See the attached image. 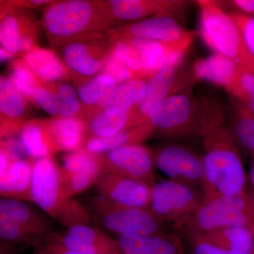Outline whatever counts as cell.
I'll list each match as a JSON object with an SVG mask.
<instances>
[{"label": "cell", "mask_w": 254, "mask_h": 254, "mask_svg": "<svg viewBox=\"0 0 254 254\" xmlns=\"http://www.w3.org/2000/svg\"><path fill=\"white\" fill-rule=\"evenodd\" d=\"M195 34L189 31L181 39L160 43L143 38L126 36L125 42L139 55L145 74L152 75L168 66L177 67L193 42Z\"/></svg>", "instance_id": "cell-10"}, {"label": "cell", "mask_w": 254, "mask_h": 254, "mask_svg": "<svg viewBox=\"0 0 254 254\" xmlns=\"http://www.w3.org/2000/svg\"><path fill=\"white\" fill-rule=\"evenodd\" d=\"M33 98L36 104L39 105L46 113L52 116L58 115L55 94L46 88L37 87L33 92Z\"/></svg>", "instance_id": "cell-41"}, {"label": "cell", "mask_w": 254, "mask_h": 254, "mask_svg": "<svg viewBox=\"0 0 254 254\" xmlns=\"http://www.w3.org/2000/svg\"><path fill=\"white\" fill-rule=\"evenodd\" d=\"M145 122L167 138L203 139L224 126L225 111L218 100L199 98L188 88L152 107Z\"/></svg>", "instance_id": "cell-1"}, {"label": "cell", "mask_w": 254, "mask_h": 254, "mask_svg": "<svg viewBox=\"0 0 254 254\" xmlns=\"http://www.w3.org/2000/svg\"><path fill=\"white\" fill-rule=\"evenodd\" d=\"M31 195V203L66 229L91 223L88 209L65 193L60 166L52 157L35 160Z\"/></svg>", "instance_id": "cell-4"}, {"label": "cell", "mask_w": 254, "mask_h": 254, "mask_svg": "<svg viewBox=\"0 0 254 254\" xmlns=\"http://www.w3.org/2000/svg\"><path fill=\"white\" fill-rule=\"evenodd\" d=\"M240 28L250 53L254 57V17L242 13L230 14Z\"/></svg>", "instance_id": "cell-40"}, {"label": "cell", "mask_w": 254, "mask_h": 254, "mask_svg": "<svg viewBox=\"0 0 254 254\" xmlns=\"http://www.w3.org/2000/svg\"><path fill=\"white\" fill-rule=\"evenodd\" d=\"M241 103V108L254 114V74L239 68L227 90Z\"/></svg>", "instance_id": "cell-31"}, {"label": "cell", "mask_w": 254, "mask_h": 254, "mask_svg": "<svg viewBox=\"0 0 254 254\" xmlns=\"http://www.w3.org/2000/svg\"><path fill=\"white\" fill-rule=\"evenodd\" d=\"M88 203L93 218L118 237L148 236L165 232V223L148 208L118 206L98 195L91 197Z\"/></svg>", "instance_id": "cell-6"}, {"label": "cell", "mask_w": 254, "mask_h": 254, "mask_svg": "<svg viewBox=\"0 0 254 254\" xmlns=\"http://www.w3.org/2000/svg\"><path fill=\"white\" fill-rule=\"evenodd\" d=\"M60 169L62 185L70 198L94 186L104 173L100 155L85 148L65 155Z\"/></svg>", "instance_id": "cell-11"}, {"label": "cell", "mask_w": 254, "mask_h": 254, "mask_svg": "<svg viewBox=\"0 0 254 254\" xmlns=\"http://www.w3.org/2000/svg\"><path fill=\"white\" fill-rule=\"evenodd\" d=\"M235 143L248 150L254 152V114L240 108L232 118L228 128Z\"/></svg>", "instance_id": "cell-30"}, {"label": "cell", "mask_w": 254, "mask_h": 254, "mask_svg": "<svg viewBox=\"0 0 254 254\" xmlns=\"http://www.w3.org/2000/svg\"><path fill=\"white\" fill-rule=\"evenodd\" d=\"M45 244H46L48 250L53 254H81L75 253V252H71V251L66 250L65 247H64L61 244L53 239V237Z\"/></svg>", "instance_id": "cell-42"}, {"label": "cell", "mask_w": 254, "mask_h": 254, "mask_svg": "<svg viewBox=\"0 0 254 254\" xmlns=\"http://www.w3.org/2000/svg\"><path fill=\"white\" fill-rule=\"evenodd\" d=\"M248 180L251 185L253 187L254 191V152L251 153L250 171H249Z\"/></svg>", "instance_id": "cell-45"}, {"label": "cell", "mask_w": 254, "mask_h": 254, "mask_svg": "<svg viewBox=\"0 0 254 254\" xmlns=\"http://www.w3.org/2000/svg\"><path fill=\"white\" fill-rule=\"evenodd\" d=\"M0 111L8 118L18 119L22 116L24 104L19 92L9 78L0 77Z\"/></svg>", "instance_id": "cell-32"}, {"label": "cell", "mask_w": 254, "mask_h": 254, "mask_svg": "<svg viewBox=\"0 0 254 254\" xmlns=\"http://www.w3.org/2000/svg\"><path fill=\"white\" fill-rule=\"evenodd\" d=\"M93 8L88 1L70 0L52 5L46 11L43 23L46 31L56 37L77 34L89 24Z\"/></svg>", "instance_id": "cell-14"}, {"label": "cell", "mask_w": 254, "mask_h": 254, "mask_svg": "<svg viewBox=\"0 0 254 254\" xmlns=\"http://www.w3.org/2000/svg\"><path fill=\"white\" fill-rule=\"evenodd\" d=\"M33 254H53L47 248L46 244L35 247L34 253Z\"/></svg>", "instance_id": "cell-47"}, {"label": "cell", "mask_w": 254, "mask_h": 254, "mask_svg": "<svg viewBox=\"0 0 254 254\" xmlns=\"http://www.w3.org/2000/svg\"><path fill=\"white\" fill-rule=\"evenodd\" d=\"M9 80L19 93L27 97L33 96L37 88L35 74L23 62H16L9 74Z\"/></svg>", "instance_id": "cell-35"}, {"label": "cell", "mask_w": 254, "mask_h": 254, "mask_svg": "<svg viewBox=\"0 0 254 254\" xmlns=\"http://www.w3.org/2000/svg\"><path fill=\"white\" fill-rule=\"evenodd\" d=\"M153 131V128L145 122L114 136H91L87 140L85 149L94 154H103L125 145L140 144V142L149 136Z\"/></svg>", "instance_id": "cell-25"}, {"label": "cell", "mask_w": 254, "mask_h": 254, "mask_svg": "<svg viewBox=\"0 0 254 254\" xmlns=\"http://www.w3.org/2000/svg\"><path fill=\"white\" fill-rule=\"evenodd\" d=\"M197 2L200 11V33L207 46L215 53L232 60L238 67L254 74V57L230 14L215 1Z\"/></svg>", "instance_id": "cell-5"}, {"label": "cell", "mask_w": 254, "mask_h": 254, "mask_svg": "<svg viewBox=\"0 0 254 254\" xmlns=\"http://www.w3.org/2000/svg\"><path fill=\"white\" fill-rule=\"evenodd\" d=\"M116 86L113 78L101 73L78 88V98L85 104L98 105L105 94Z\"/></svg>", "instance_id": "cell-33"}, {"label": "cell", "mask_w": 254, "mask_h": 254, "mask_svg": "<svg viewBox=\"0 0 254 254\" xmlns=\"http://www.w3.org/2000/svg\"><path fill=\"white\" fill-rule=\"evenodd\" d=\"M155 168L168 180L201 189L203 177V155L179 143L163 145L154 153Z\"/></svg>", "instance_id": "cell-8"}, {"label": "cell", "mask_w": 254, "mask_h": 254, "mask_svg": "<svg viewBox=\"0 0 254 254\" xmlns=\"http://www.w3.org/2000/svg\"><path fill=\"white\" fill-rule=\"evenodd\" d=\"M232 4L247 15H253L254 17V0H235Z\"/></svg>", "instance_id": "cell-43"}, {"label": "cell", "mask_w": 254, "mask_h": 254, "mask_svg": "<svg viewBox=\"0 0 254 254\" xmlns=\"http://www.w3.org/2000/svg\"><path fill=\"white\" fill-rule=\"evenodd\" d=\"M113 78L117 85L137 78L136 73L111 53L105 62L103 73Z\"/></svg>", "instance_id": "cell-39"}, {"label": "cell", "mask_w": 254, "mask_h": 254, "mask_svg": "<svg viewBox=\"0 0 254 254\" xmlns=\"http://www.w3.org/2000/svg\"><path fill=\"white\" fill-rule=\"evenodd\" d=\"M197 81L193 71L182 72L177 67L163 68L152 75L146 82L144 95L137 105L134 116L138 124L145 123V117L152 107L170 95L190 88V84Z\"/></svg>", "instance_id": "cell-13"}, {"label": "cell", "mask_w": 254, "mask_h": 254, "mask_svg": "<svg viewBox=\"0 0 254 254\" xmlns=\"http://www.w3.org/2000/svg\"><path fill=\"white\" fill-rule=\"evenodd\" d=\"M64 58L69 67L83 76H92L102 68L101 62L90 54L88 47L72 43L65 47Z\"/></svg>", "instance_id": "cell-29"}, {"label": "cell", "mask_w": 254, "mask_h": 254, "mask_svg": "<svg viewBox=\"0 0 254 254\" xmlns=\"http://www.w3.org/2000/svg\"><path fill=\"white\" fill-rule=\"evenodd\" d=\"M0 219L19 225L43 243H46L55 234L50 220L43 213L22 200L1 198Z\"/></svg>", "instance_id": "cell-16"}, {"label": "cell", "mask_w": 254, "mask_h": 254, "mask_svg": "<svg viewBox=\"0 0 254 254\" xmlns=\"http://www.w3.org/2000/svg\"><path fill=\"white\" fill-rule=\"evenodd\" d=\"M112 53L136 75L145 74L138 52L127 42H118Z\"/></svg>", "instance_id": "cell-38"}, {"label": "cell", "mask_w": 254, "mask_h": 254, "mask_svg": "<svg viewBox=\"0 0 254 254\" xmlns=\"http://www.w3.org/2000/svg\"><path fill=\"white\" fill-rule=\"evenodd\" d=\"M224 250L254 254V233L247 227H230L191 239Z\"/></svg>", "instance_id": "cell-24"}, {"label": "cell", "mask_w": 254, "mask_h": 254, "mask_svg": "<svg viewBox=\"0 0 254 254\" xmlns=\"http://www.w3.org/2000/svg\"><path fill=\"white\" fill-rule=\"evenodd\" d=\"M53 239L66 250L81 254H123L118 240L90 224L75 225Z\"/></svg>", "instance_id": "cell-15"}, {"label": "cell", "mask_w": 254, "mask_h": 254, "mask_svg": "<svg viewBox=\"0 0 254 254\" xmlns=\"http://www.w3.org/2000/svg\"><path fill=\"white\" fill-rule=\"evenodd\" d=\"M204 198L201 189L168 179L152 185L148 209L164 223H175L198 208Z\"/></svg>", "instance_id": "cell-7"}, {"label": "cell", "mask_w": 254, "mask_h": 254, "mask_svg": "<svg viewBox=\"0 0 254 254\" xmlns=\"http://www.w3.org/2000/svg\"><path fill=\"white\" fill-rule=\"evenodd\" d=\"M97 195L124 208H149L151 186L143 182L104 173L94 185Z\"/></svg>", "instance_id": "cell-12"}, {"label": "cell", "mask_w": 254, "mask_h": 254, "mask_svg": "<svg viewBox=\"0 0 254 254\" xmlns=\"http://www.w3.org/2000/svg\"><path fill=\"white\" fill-rule=\"evenodd\" d=\"M28 156L35 160L49 158L53 148L47 130V125L30 123L22 127L19 138Z\"/></svg>", "instance_id": "cell-26"}, {"label": "cell", "mask_w": 254, "mask_h": 254, "mask_svg": "<svg viewBox=\"0 0 254 254\" xmlns=\"http://www.w3.org/2000/svg\"><path fill=\"white\" fill-rule=\"evenodd\" d=\"M123 254H185L178 234L162 233L148 236L118 237Z\"/></svg>", "instance_id": "cell-18"}, {"label": "cell", "mask_w": 254, "mask_h": 254, "mask_svg": "<svg viewBox=\"0 0 254 254\" xmlns=\"http://www.w3.org/2000/svg\"><path fill=\"white\" fill-rule=\"evenodd\" d=\"M0 237L1 242L18 247H38L43 242L19 225L0 219Z\"/></svg>", "instance_id": "cell-34"}, {"label": "cell", "mask_w": 254, "mask_h": 254, "mask_svg": "<svg viewBox=\"0 0 254 254\" xmlns=\"http://www.w3.org/2000/svg\"><path fill=\"white\" fill-rule=\"evenodd\" d=\"M34 161L29 159L10 163L4 173L0 174V195L1 198H11L31 202V183Z\"/></svg>", "instance_id": "cell-20"}, {"label": "cell", "mask_w": 254, "mask_h": 254, "mask_svg": "<svg viewBox=\"0 0 254 254\" xmlns=\"http://www.w3.org/2000/svg\"><path fill=\"white\" fill-rule=\"evenodd\" d=\"M33 44L31 38L23 36L21 41V46H20V51H31Z\"/></svg>", "instance_id": "cell-44"}, {"label": "cell", "mask_w": 254, "mask_h": 254, "mask_svg": "<svg viewBox=\"0 0 254 254\" xmlns=\"http://www.w3.org/2000/svg\"><path fill=\"white\" fill-rule=\"evenodd\" d=\"M112 14L125 21L142 19L149 15L173 17L185 9L184 1H141V0H111Z\"/></svg>", "instance_id": "cell-17"}, {"label": "cell", "mask_w": 254, "mask_h": 254, "mask_svg": "<svg viewBox=\"0 0 254 254\" xmlns=\"http://www.w3.org/2000/svg\"><path fill=\"white\" fill-rule=\"evenodd\" d=\"M13 57H14V54L4 49V48H1V49H0V60H1V63L8 61V60H11Z\"/></svg>", "instance_id": "cell-46"}, {"label": "cell", "mask_w": 254, "mask_h": 254, "mask_svg": "<svg viewBox=\"0 0 254 254\" xmlns=\"http://www.w3.org/2000/svg\"><path fill=\"white\" fill-rule=\"evenodd\" d=\"M205 199L240 194L247 190V175L228 127L222 126L203 139Z\"/></svg>", "instance_id": "cell-2"}, {"label": "cell", "mask_w": 254, "mask_h": 254, "mask_svg": "<svg viewBox=\"0 0 254 254\" xmlns=\"http://www.w3.org/2000/svg\"><path fill=\"white\" fill-rule=\"evenodd\" d=\"M146 82L133 78L117 85L102 98L98 105L108 115H122L131 113L144 95Z\"/></svg>", "instance_id": "cell-21"}, {"label": "cell", "mask_w": 254, "mask_h": 254, "mask_svg": "<svg viewBox=\"0 0 254 254\" xmlns=\"http://www.w3.org/2000/svg\"><path fill=\"white\" fill-rule=\"evenodd\" d=\"M238 66L224 55L214 53L195 60L192 71L197 80H203L227 90L236 76Z\"/></svg>", "instance_id": "cell-23"}, {"label": "cell", "mask_w": 254, "mask_h": 254, "mask_svg": "<svg viewBox=\"0 0 254 254\" xmlns=\"http://www.w3.org/2000/svg\"><path fill=\"white\" fill-rule=\"evenodd\" d=\"M47 130L53 151L68 153L81 149L85 127L79 119L58 118L47 124Z\"/></svg>", "instance_id": "cell-22"}, {"label": "cell", "mask_w": 254, "mask_h": 254, "mask_svg": "<svg viewBox=\"0 0 254 254\" xmlns=\"http://www.w3.org/2000/svg\"><path fill=\"white\" fill-rule=\"evenodd\" d=\"M22 37L20 33L17 19L8 15L1 20L0 23V41L3 48L14 54L20 51Z\"/></svg>", "instance_id": "cell-36"}, {"label": "cell", "mask_w": 254, "mask_h": 254, "mask_svg": "<svg viewBox=\"0 0 254 254\" xmlns=\"http://www.w3.org/2000/svg\"><path fill=\"white\" fill-rule=\"evenodd\" d=\"M247 227L254 233V191L205 199L192 213L174 223V228L190 240L230 227Z\"/></svg>", "instance_id": "cell-3"}, {"label": "cell", "mask_w": 254, "mask_h": 254, "mask_svg": "<svg viewBox=\"0 0 254 254\" xmlns=\"http://www.w3.org/2000/svg\"><path fill=\"white\" fill-rule=\"evenodd\" d=\"M48 2V1H43V0H41V1H37V0L36 1H31L32 4L36 5L44 4Z\"/></svg>", "instance_id": "cell-48"}, {"label": "cell", "mask_w": 254, "mask_h": 254, "mask_svg": "<svg viewBox=\"0 0 254 254\" xmlns=\"http://www.w3.org/2000/svg\"><path fill=\"white\" fill-rule=\"evenodd\" d=\"M55 98L60 118H73V115L81 109V104L77 95L69 85L60 86L58 93H55Z\"/></svg>", "instance_id": "cell-37"}, {"label": "cell", "mask_w": 254, "mask_h": 254, "mask_svg": "<svg viewBox=\"0 0 254 254\" xmlns=\"http://www.w3.org/2000/svg\"><path fill=\"white\" fill-rule=\"evenodd\" d=\"M185 31L176 20L170 16H154L128 25L124 29L125 36L143 38L160 43H171L181 39Z\"/></svg>", "instance_id": "cell-19"}, {"label": "cell", "mask_w": 254, "mask_h": 254, "mask_svg": "<svg viewBox=\"0 0 254 254\" xmlns=\"http://www.w3.org/2000/svg\"><path fill=\"white\" fill-rule=\"evenodd\" d=\"M24 63L35 75L45 81H58L64 75L63 64L50 50H31L25 55Z\"/></svg>", "instance_id": "cell-27"}, {"label": "cell", "mask_w": 254, "mask_h": 254, "mask_svg": "<svg viewBox=\"0 0 254 254\" xmlns=\"http://www.w3.org/2000/svg\"><path fill=\"white\" fill-rule=\"evenodd\" d=\"M100 157L104 173L132 179L150 186L155 184L154 153L143 145H125Z\"/></svg>", "instance_id": "cell-9"}, {"label": "cell", "mask_w": 254, "mask_h": 254, "mask_svg": "<svg viewBox=\"0 0 254 254\" xmlns=\"http://www.w3.org/2000/svg\"><path fill=\"white\" fill-rule=\"evenodd\" d=\"M131 113L122 115H108L102 112L94 115L88 123L92 136L108 137L118 134L132 127L138 125Z\"/></svg>", "instance_id": "cell-28"}]
</instances>
